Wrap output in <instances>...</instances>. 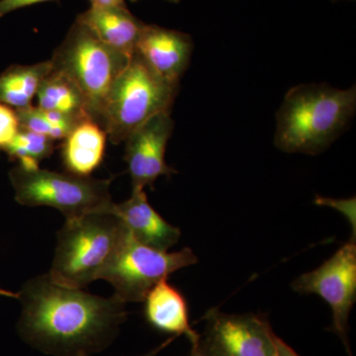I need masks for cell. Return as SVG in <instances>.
<instances>
[{
  "instance_id": "cell-1",
  "label": "cell",
  "mask_w": 356,
  "mask_h": 356,
  "mask_svg": "<svg viewBox=\"0 0 356 356\" xmlns=\"http://www.w3.org/2000/svg\"><path fill=\"white\" fill-rule=\"evenodd\" d=\"M22 313L18 331L26 343L57 356H89L113 339L127 318L125 302L56 284L48 274L18 292Z\"/></svg>"
},
{
  "instance_id": "cell-2",
  "label": "cell",
  "mask_w": 356,
  "mask_h": 356,
  "mask_svg": "<svg viewBox=\"0 0 356 356\" xmlns=\"http://www.w3.org/2000/svg\"><path fill=\"white\" fill-rule=\"evenodd\" d=\"M356 111V88L300 84L288 90L276 115L274 145L285 153L317 156L350 125Z\"/></svg>"
},
{
  "instance_id": "cell-3",
  "label": "cell",
  "mask_w": 356,
  "mask_h": 356,
  "mask_svg": "<svg viewBox=\"0 0 356 356\" xmlns=\"http://www.w3.org/2000/svg\"><path fill=\"white\" fill-rule=\"evenodd\" d=\"M127 234V227L112 212L67 220L58 232L49 277L56 284L83 289L102 278Z\"/></svg>"
},
{
  "instance_id": "cell-4",
  "label": "cell",
  "mask_w": 356,
  "mask_h": 356,
  "mask_svg": "<svg viewBox=\"0 0 356 356\" xmlns=\"http://www.w3.org/2000/svg\"><path fill=\"white\" fill-rule=\"evenodd\" d=\"M130 58L103 43L76 20L50 60L51 69L64 74L79 89L89 118L102 126L110 89Z\"/></svg>"
},
{
  "instance_id": "cell-5",
  "label": "cell",
  "mask_w": 356,
  "mask_h": 356,
  "mask_svg": "<svg viewBox=\"0 0 356 356\" xmlns=\"http://www.w3.org/2000/svg\"><path fill=\"white\" fill-rule=\"evenodd\" d=\"M179 84L158 74L137 51L110 89L103 111L102 127L115 145L154 115L170 111Z\"/></svg>"
},
{
  "instance_id": "cell-6",
  "label": "cell",
  "mask_w": 356,
  "mask_h": 356,
  "mask_svg": "<svg viewBox=\"0 0 356 356\" xmlns=\"http://www.w3.org/2000/svg\"><path fill=\"white\" fill-rule=\"evenodd\" d=\"M15 200L29 207L55 208L67 220L98 212H111L113 207L111 179L81 177L70 172L25 170L15 166L9 172Z\"/></svg>"
},
{
  "instance_id": "cell-7",
  "label": "cell",
  "mask_w": 356,
  "mask_h": 356,
  "mask_svg": "<svg viewBox=\"0 0 356 356\" xmlns=\"http://www.w3.org/2000/svg\"><path fill=\"white\" fill-rule=\"evenodd\" d=\"M197 257L189 248L168 252L138 242L128 229L121 247L102 273L123 302H143L159 281L184 267L193 266Z\"/></svg>"
},
{
  "instance_id": "cell-8",
  "label": "cell",
  "mask_w": 356,
  "mask_h": 356,
  "mask_svg": "<svg viewBox=\"0 0 356 356\" xmlns=\"http://www.w3.org/2000/svg\"><path fill=\"white\" fill-rule=\"evenodd\" d=\"M291 287L300 294H316L324 299L332 312V330L343 341L348 356V318L356 299L355 238L343 247L315 270L302 274Z\"/></svg>"
},
{
  "instance_id": "cell-9",
  "label": "cell",
  "mask_w": 356,
  "mask_h": 356,
  "mask_svg": "<svg viewBox=\"0 0 356 356\" xmlns=\"http://www.w3.org/2000/svg\"><path fill=\"white\" fill-rule=\"evenodd\" d=\"M202 341L211 356H276V339L266 317L229 315L210 309Z\"/></svg>"
},
{
  "instance_id": "cell-10",
  "label": "cell",
  "mask_w": 356,
  "mask_h": 356,
  "mask_svg": "<svg viewBox=\"0 0 356 356\" xmlns=\"http://www.w3.org/2000/svg\"><path fill=\"white\" fill-rule=\"evenodd\" d=\"M175 127L170 111L154 115L134 131L126 142L125 161L133 187L154 189L159 177H170L177 170L165 161V149Z\"/></svg>"
},
{
  "instance_id": "cell-11",
  "label": "cell",
  "mask_w": 356,
  "mask_h": 356,
  "mask_svg": "<svg viewBox=\"0 0 356 356\" xmlns=\"http://www.w3.org/2000/svg\"><path fill=\"white\" fill-rule=\"evenodd\" d=\"M193 48V41L188 34L146 24L136 51L161 76L179 84L191 63Z\"/></svg>"
},
{
  "instance_id": "cell-12",
  "label": "cell",
  "mask_w": 356,
  "mask_h": 356,
  "mask_svg": "<svg viewBox=\"0 0 356 356\" xmlns=\"http://www.w3.org/2000/svg\"><path fill=\"white\" fill-rule=\"evenodd\" d=\"M111 212L125 224L138 242L147 247L168 252L181 236L179 229L165 221L152 207L145 188L133 187L130 198L114 203Z\"/></svg>"
},
{
  "instance_id": "cell-13",
  "label": "cell",
  "mask_w": 356,
  "mask_h": 356,
  "mask_svg": "<svg viewBox=\"0 0 356 356\" xmlns=\"http://www.w3.org/2000/svg\"><path fill=\"white\" fill-rule=\"evenodd\" d=\"M103 43L131 57L146 23L130 13L127 7L90 6L77 16Z\"/></svg>"
},
{
  "instance_id": "cell-14",
  "label": "cell",
  "mask_w": 356,
  "mask_h": 356,
  "mask_svg": "<svg viewBox=\"0 0 356 356\" xmlns=\"http://www.w3.org/2000/svg\"><path fill=\"white\" fill-rule=\"evenodd\" d=\"M144 302L145 316L154 329L175 337L184 334L191 344L200 339V334L189 324L186 300L168 280L159 281L154 285Z\"/></svg>"
},
{
  "instance_id": "cell-15",
  "label": "cell",
  "mask_w": 356,
  "mask_h": 356,
  "mask_svg": "<svg viewBox=\"0 0 356 356\" xmlns=\"http://www.w3.org/2000/svg\"><path fill=\"white\" fill-rule=\"evenodd\" d=\"M107 134L92 120H83L65 138L62 158L67 172L90 177L102 165L106 149Z\"/></svg>"
},
{
  "instance_id": "cell-16",
  "label": "cell",
  "mask_w": 356,
  "mask_h": 356,
  "mask_svg": "<svg viewBox=\"0 0 356 356\" xmlns=\"http://www.w3.org/2000/svg\"><path fill=\"white\" fill-rule=\"evenodd\" d=\"M51 70V60L31 65H11L0 74V103L14 110L31 106L39 86Z\"/></svg>"
},
{
  "instance_id": "cell-17",
  "label": "cell",
  "mask_w": 356,
  "mask_h": 356,
  "mask_svg": "<svg viewBox=\"0 0 356 356\" xmlns=\"http://www.w3.org/2000/svg\"><path fill=\"white\" fill-rule=\"evenodd\" d=\"M37 106L77 121L89 119L83 95L72 81L51 69L37 91Z\"/></svg>"
},
{
  "instance_id": "cell-18",
  "label": "cell",
  "mask_w": 356,
  "mask_h": 356,
  "mask_svg": "<svg viewBox=\"0 0 356 356\" xmlns=\"http://www.w3.org/2000/svg\"><path fill=\"white\" fill-rule=\"evenodd\" d=\"M55 140L47 136L20 128L11 144L6 147L9 159L16 161L20 168L37 170L44 159L53 154Z\"/></svg>"
},
{
  "instance_id": "cell-19",
  "label": "cell",
  "mask_w": 356,
  "mask_h": 356,
  "mask_svg": "<svg viewBox=\"0 0 356 356\" xmlns=\"http://www.w3.org/2000/svg\"><path fill=\"white\" fill-rule=\"evenodd\" d=\"M20 128L47 136L54 140H64L79 122L65 115L47 111L38 106L15 110Z\"/></svg>"
},
{
  "instance_id": "cell-20",
  "label": "cell",
  "mask_w": 356,
  "mask_h": 356,
  "mask_svg": "<svg viewBox=\"0 0 356 356\" xmlns=\"http://www.w3.org/2000/svg\"><path fill=\"white\" fill-rule=\"evenodd\" d=\"M20 130L15 110L0 103V149L6 151Z\"/></svg>"
},
{
  "instance_id": "cell-21",
  "label": "cell",
  "mask_w": 356,
  "mask_h": 356,
  "mask_svg": "<svg viewBox=\"0 0 356 356\" xmlns=\"http://www.w3.org/2000/svg\"><path fill=\"white\" fill-rule=\"evenodd\" d=\"M315 203L317 204V205L334 208V209L343 213L344 217L350 222L351 229H353V236H355L356 220L355 197L350 199H332L317 196L315 199Z\"/></svg>"
},
{
  "instance_id": "cell-22",
  "label": "cell",
  "mask_w": 356,
  "mask_h": 356,
  "mask_svg": "<svg viewBox=\"0 0 356 356\" xmlns=\"http://www.w3.org/2000/svg\"><path fill=\"white\" fill-rule=\"evenodd\" d=\"M49 1H58V0H0V19L7 14L18 9Z\"/></svg>"
},
{
  "instance_id": "cell-23",
  "label": "cell",
  "mask_w": 356,
  "mask_h": 356,
  "mask_svg": "<svg viewBox=\"0 0 356 356\" xmlns=\"http://www.w3.org/2000/svg\"><path fill=\"white\" fill-rule=\"evenodd\" d=\"M276 356H300L291 346L282 341L280 337L276 339Z\"/></svg>"
},
{
  "instance_id": "cell-24",
  "label": "cell",
  "mask_w": 356,
  "mask_h": 356,
  "mask_svg": "<svg viewBox=\"0 0 356 356\" xmlns=\"http://www.w3.org/2000/svg\"><path fill=\"white\" fill-rule=\"evenodd\" d=\"M90 6L127 7L125 0H88Z\"/></svg>"
},
{
  "instance_id": "cell-25",
  "label": "cell",
  "mask_w": 356,
  "mask_h": 356,
  "mask_svg": "<svg viewBox=\"0 0 356 356\" xmlns=\"http://www.w3.org/2000/svg\"><path fill=\"white\" fill-rule=\"evenodd\" d=\"M191 355L189 356H211L209 351L206 348L202 341V337L198 339L196 343H192Z\"/></svg>"
},
{
  "instance_id": "cell-26",
  "label": "cell",
  "mask_w": 356,
  "mask_h": 356,
  "mask_svg": "<svg viewBox=\"0 0 356 356\" xmlns=\"http://www.w3.org/2000/svg\"><path fill=\"white\" fill-rule=\"evenodd\" d=\"M177 337L172 336L165 341V343H161V346H159L158 348H154L153 350L149 351V353H146V355H140V356H156L159 353H161L163 348H165L166 346H170V343L177 339Z\"/></svg>"
},
{
  "instance_id": "cell-27",
  "label": "cell",
  "mask_w": 356,
  "mask_h": 356,
  "mask_svg": "<svg viewBox=\"0 0 356 356\" xmlns=\"http://www.w3.org/2000/svg\"><path fill=\"white\" fill-rule=\"evenodd\" d=\"M0 296L11 297V298H18V293L7 291V290L0 288Z\"/></svg>"
},
{
  "instance_id": "cell-28",
  "label": "cell",
  "mask_w": 356,
  "mask_h": 356,
  "mask_svg": "<svg viewBox=\"0 0 356 356\" xmlns=\"http://www.w3.org/2000/svg\"><path fill=\"white\" fill-rule=\"evenodd\" d=\"M131 2H137L140 1V0H130ZM166 1L168 2H172V3H178V2L180 1V0H166Z\"/></svg>"
}]
</instances>
